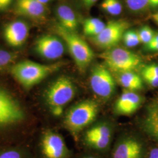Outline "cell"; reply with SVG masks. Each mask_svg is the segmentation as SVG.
Masks as SVG:
<instances>
[{
    "instance_id": "obj_23",
    "label": "cell",
    "mask_w": 158,
    "mask_h": 158,
    "mask_svg": "<svg viewBox=\"0 0 158 158\" xmlns=\"http://www.w3.org/2000/svg\"><path fill=\"white\" fill-rule=\"evenodd\" d=\"M131 11L139 12L145 10L149 6V0H125Z\"/></svg>"
},
{
    "instance_id": "obj_11",
    "label": "cell",
    "mask_w": 158,
    "mask_h": 158,
    "mask_svg": "<svg viewBox=\"0 0 158 158\" xmlns=\"http://www.w3.org/2000/svg\"><path fill=\"white\" fill-rule=\"evenodd\" d=\"M111 140V131L110 127L102 123L96 125L88 130L85 136V143L98 150L107 148Z\"/></svg>"
},
{
    "instance_id": "obj_20",
    "label": "cell",
    "mask_w": 158,
    "mask_h": 158,
    "mask_svg": "<svg viewBox=\"0 0 158 158\" xmlns=\"http://www.w3.org/2000/svg\"><path fill=\"white\" fill-rule=\"evenodd\" d=\"M0 158H30V156L25 149L13 147L0 150Z\"/></svg>"
},
{
    "instance_id": "obj_7",
    "label": "cell",
    "mask_w": 158,
    "mask_h": 158,
    "mask_svg": "<svg viewBox=\"0 0 158 158\" xmlns=\"http://www.w3.org/2000/svg\"><path fill=\"white\" fill-rule=\"evenodd\" d=\"M40 152L43 158H69L70 151L62 136L52 130L42 133L39 143Z\"/></svg>"
},
{
    "instance_id": "obj_29",
    "label": "cell",
    "mask_w": 158,
    "mask_h": 158,
    "mask_svg": "<svg viewBox=\"0 0 158 158\" xmlns=\"http://www.w3.org/2000/svg\"><path fill=\"white\" fill-rule=\"evenodd\" d=\"M12 0H0V11L6 10L12 4Z\"/></svg>"
},
{
    "instance_id": "obj_9",
    "label": "cell",
    "mask_w": 158,
    "mask_h": 158,
    "mask_svg": "<svg viewBox=\"0 0 158 158\" xmlns=\"http://www.w3.org/2000/svg\"><path fill=\"white\" fill-rule=\"evenodd\" d=\"M128 25V23L122 20L109 21L100 34L91 37V40L101 48H113L123 39Z\"/></svg>"
},
{
    "instance_id": "obj_19",
    "label": "cell",
    "mask_w": 158,
    "mask_h": 158,
    "mask_svg": "<svg viewBox=\"0 0 158 158\" xmlns=\"http://www.w3.org/2000/svg\"><path fill=\"white\" fill-rule=\"evenodd\" d=\"M106 26V23L98 18H88L83 22V32L86 36L94 37L100 34Z\"/></svg>"
},
{
    "instance_id": "obj_17",
    "label": "cell",
    "mask_w": 158,
    "mask_h": 158,
    "mask_svg": "<svg viewBox=\"0 0 158 158\" xmlns=\"http://www.w3.org/2000/svg\"><path fill=\"white\" fill-rule=\"evenodd\" d=\"M119 83L127 90L135 91L143 88L141 77L133 71L126 72L119 74Z\"/></svg>"
},
{
    "instance_id": "obj_33",
    "label": "cell",
    "mask_w": 158,
    "mask_h": 158,
    "mask_svg": "<svg viewBox=\"0 0 158 158\" xmlns=\"http://www.w3.org/2000/svg\"><path fill=\"white\" fill-rule=\"evenodd\" d=\"M152 19H153V21L155 22V23H157L158 24V12L155 13L154 14H153Z\"/></svg>"
},
{
    "instance_id": "obj_27",
    "label": "cell",
    "mask_w": 158,
    "mask_h": 158,
    "mask_svg": "<svg viewBox=\"0 0 158 158\" xmlns=\"http://www.w3.org/2000/svg\"><path fill=\"white\" fill-rule=\"evenodd\" d=\"M145 49L147 51H158V32H155L152 40L145 45Z\"/></svg>"
},
{
    "instance_id": "obj_24",
    "label": "cell",
    "mask_w": 158,
    "mask_h": 158,
    "mask_svg": "<svg viewBox=\"0 0 158 158\" xmlns=\"http://www.w3.org/2000/svg\"><path fill=\"white\" fill-rule=\"evenodd\" d=\"M138 33L141 43L144 45L148 44L152 40L155 34L152 29L148 25H145L142 27Z\"/></svg>"
},
{
    "instance_id": "obj_4",
    "label": "cell",
    "mask_w": 158,
    "mask_h": 158,
    "mask_svg": "<svg viewBox=\"0 0 158 158\" xmlns=\"http://www.w3.org/2000/svg\"><path fill=\"white\" fill-rule=\"evenodd\" d=\"M26 118L25 111L17 99L0 87V131L21 125Z\"/></svg>"
},
{
    "instance_id": "obj_22",
    "label": "cell",
    "mask_w": 158,
    "mask_h": 158,
    "mask_svg": "<svg viewBox=\"0 0 158 158\" xmlns=\"http://www.w3.org/2000/svg\"><path fill=\"white\" fill-rule=\"evenodd\" d=\"M123 40L125 46L128 48L135 47L141 43L138 32L133 30L126 31Z\"/></svg>"
},
{
    "instance_id": "obj_5",
    "label": "cell",
    "mask_w": 158,
    "mask_h": 158,
    "mask_svg": "<svg viewBox=\"0 0 158 158\" xmlns=\"http://www.w3.org/2000/svg\"><path fill=\"white\" fill-rule=\"evenodd\" d=\"M56 31L66 45L74 61L80 70H84L94 58V53L87 42L74 32L57 25Z\"/></svg>"
},
{
    "instance_id": "obj_30",
    "label": "cell",
    "mask_w": 158,
    "mask_h": 158,
    "mask_svg": "<svg viewBox=\"0 0 158 158\" xmlns=\"http://www.w3.org/2000/svg\"><path fill=\"white\" fill-rule=\"evenodd\" d=\"M85 8L90 9L98 0H80Z\"/></svg>"
},
{
    "instance_id": "obj_6",
    "label": "cell",
    "mask_w": 158,
    "mask_h": 158,
    "mask_svg": "<svg viewBox=\"0 0 158 158\" xmlns=\"http://www.w3.org/2000/svg\"><path fill=\"white\" fill-rule=\"evenodd\" d=\"M100 57L107 68L119 73L134 71L141 63L140 57L135 53L119 47L108 49L102 53Z\"/></svg>"
},
{
    "instance_id": "obj_26",
    "label": "cell",
    "mask_w": 158,
    "mask_h": 158,
    "mask_svg": "<svg viewBox=\"0 0 158 158\" xmlns=\"http://www.w3.org/2000/svg\"><path fill=\"white\" fill-rule=\"evenodd\" d=\"M142 75L143 78L150 85L154 87H158V76L145 72H142Z\"/></svg>"
},
{
    "instance_id": "obj_25",
    "label": "cell",
    "mask_w": 158,
    "mask_h": 158,
    "mask_svg": "<svg viewBox=\"0 0 158 158\" xmlns=\"http://www.w3.org/2000/svg\"><path fill=\"white\" fill-rule=\"evenodd\" d=\"M14 55L11 52L0 50V68L6 67L14 60Z\"/></svg>"
},
{
    "instance_id": "obj_31",
    "label": "cell",
    "mask_w": 158,
    "mask_h": 158,
    "mask_svg": "<svg viewBox=\"0 0 158 158\" xmlns=\"http://www.w3.org/2000/svg\"><path fill=\"white\" fill-rule=\"evenodd\" d=\"M148 158H158V148H155L149 152Z\"/></svg>"
},
{
    "instance_id": "obj_18",
    "label": "cell",
    "mask_w": 158,
    "mask_h": 158,
    "mask_svg": "<svg viewBox=\"0 0 158 158\" xmlns=\"http://www.w3.org/2000/svg\"><path fill=\"white\" fill-rule=\"evenodd\" d=\"M144 125L147 132L158 139V104L153 105L149 109Z\"/></svg>"
},
{
    "instance_id": "obj_36",
    "label": "cell",
    "mask_w": 158,
    "mask_h": 158,
    "mask_svg": "<svg viewBox=\"0 0 158 158\" xmlns=\"http://www.w3.org/2000/svg\"><path fill=\"white\" fill-rule=\"evenodd\" d=\"M156 140H157V141H158V139H156Z\"/></svg>"
},
{
    "instance_id": "obj_8",
    "label": "cell",
    "mask_w": 158,
    "mask_h": 158,
    "mask_svg": "<svg viewBox=\"0 0 158 158\" xmlns=\"http://www.w3.org/2000/svg\"><path fill=\"white\" fill-rule=\"evenodd\" d=\"M90 85L97 96L108 99L115 90V81L106 66L97 64L93 68L90 76Z\"/></svg>"
},
{
    "instance_id": "obj_28",
    "label": "cell",
    "mask_w": 158,
    "mask_h": 158,
    "mask_svg": "<svg viewBox=\"0 0 158 158\" xmlns=\"http://www.w3.org/2000/svg\"><path fill=\"white\" fill-rule=\"evenodd\" d=\"M142 72L152 74L158 76V66L155 64L147 65L143 68Z\"/></svg>"
},
{
    "instance_id": "obj_14",
    "label": "cell",
    "mask_w": 158,
    "mask_h": 158,
    "mask_svg": "<svg viewBox=\"0 0 158 158\" xmlns=\"http://www.w3.org/2000/svg\"><path fill=\"white\" fill-rule=\"evenodd\" d=\"M143 148L140 142L132 137L125 138L115 147L113 158H142Z\"/></svg>"
},
{
    "instance_id": "obj_16",
    "label": "cell",
    "mask_w": 158,
    "mask_h": 158,
    "mask_svg": "<svg viewBox=\"0 0 158 158\" xmlns=\"http://www.w3.org/2000/svg\"><path fill=\"white\" fill-rule=\"evenodd\" d=\"M59 25L69 31L76 32L78 28V21L73 10L68 6L60 5L56 11Z\"/></svg>"
},
{
    "instance_id": "obj_32",
    "label": "cell",
    "mask_w": 158,
    "mask_h": 158,
    "mask_svg": "<svg viewBox=\"0 0 158 158\" xmlns=\"http://www.w3.org/2000/svg\"><path fill=\"white\" fill-rule=\"evenodd\" d=\"M148 7L152 9H156L158 8V0H149Z\"/></svg>"
},
{
    "instance_id": "obj_3",
    "label": "cell",
    "mask_w": 158,
    "mask_h": 158,
    "mask_svg": "<svg viewBox=\"0 0 158 158\" xmlns=\"http://www.w3.org/2000/svg\"><path fill=\"white\" fill-rule=\"evenodd\" d=\"M75 94L76 87L73 81L67 77L62 76L48 86L44 93V98L52 115L59 117Z\"/></svg>"
},
{
    "instance_id": "obj_1",
    "label": "cell",
    "mask_w": 158,
    "mask_h": 158,
    "mask_svg": "<svg viewBox=\"0 0 158 158\" xmlns=\"http://www.w3.org/2000/svg\"><path fill=\"white\" fill-rule=\"evenodd\" d=\"M60 66L59 63L46 65L25 60L14 64L11 69V73L19 85L29 90L56 72Z\"/></svg>"
},
{
    "instance_id": "obj_15",
    "label": "cell",
    "mask_w": 158,
    "mask_h": 158,
    "mask_svg": "<svg viewBox=\"0 0 158 158\" xmlns=\"http://www.w3.org/2000/svg\"><path fill=\"white\" fill-rule=\"evenodd\" d=\"M15 11L21 15L40 19L45 15L46 5L38 0H17Z\"/></svg>"
},
{
    "instance_id": "obj_12",
    "label": "cell",
    "mask_w": 158,
    "mask_h": 158,
    "mask_svg": "<svg viewBox=\"0 0 158 158\" xmlns=\"http://www.w3.org/2000/svg\"><path fill=\"white\" fill-rule=\"evenodd\" d=\"M28 35V25L21 21H15L8 23L4 31L6 42L12 47L23 45L27 40Z\"/></svg>"
},
{
    "instance_id": "obj_35",
    "label": "cell",
    "mask_w": 158,
    "mask_h": 158,
    "mask_svg": "<svg viewBox=\"0 0 158 158\" xmlns=\"http://www.w3.org/2000/svg\"><path fill=\"white\" fill-rule=\"evenodd\" d=\"M94 158V157H88V158Z\"/></svg>"
},
{
    "instance_id": "obj_34",
    "label": "cell",
    "mask_w": 158,
    "mask_h": 158,
    "mask_svg": "<svg viewBox=\"0 0 158 158\" xmlns=\"http://www.w3.org/2000/svg\"><path fill=\"white\" fill-rule=\"evenodd\" d=\"M38 1H40V2H42V4L46 5L48 2H50L51 1H52V0H38Z\"/></svg>"
},
{
    "instance_id": "obj_21",
    "label": "cell",
    "mask_w": 158,
    "mask_h": 158,
    "mask_svg": "<svg viewBox=\"0 0 158 158\" xmlns=\"http://www.w3.org/2000/svg\"><path fill=\"white\" fill-rule=\"evenodd\" d=\"M101 7L104 11L111 15H118L122 12V5L119 0H104Z\"/></svg>"
},
{
    "instance_id": "obj_13",
    "label": "cell",
    "mask_w": 158,
    "mask_h": 158,
    "mask_svg": "<svg viewBox=\"0 0 158 158\" xmlns=\"http://www.w3.org/2000/svg\"><path fill=\"white\" fill-rule=\"evenodd\" d=\"M141 96L132 91L124 92L115 103V111L119 115H130L136 111L142 103Z\"/></svg>"
},
{
    "instance_id": "obj_2",
    "label": "cell",
    "mask_w": 158,
    "mask_h": 158,
    "mask_svg": "<svg viewBox=\"0 0 158 158\" xmlns=\"http://www.w3.org/2000/svg\"><path fill=\"white\" fill-rule=\"evenodd\" d=\"M98 110V104L93 100H87L79 102L66 113L63 126L74 138H76L80 132L95 120Z\"/></svg>"
},
{
    "instance_id": "obj_10",
    "label": "cell",
    "mask_w": 158,
    "mask_h": 158,
    "mask_svg": "<svg viewBox=\"0 0 158 158\" xmlns=\"http://www.w3.org/2000/svg\"><path fill=\"white\" fill-rule=\"evenodd\" d=\"M35 50L40 56L48 60H56L62 56L64 46L62 41L56 36L46 35L36 40Z\"/></svg>"
}]
</instances>
